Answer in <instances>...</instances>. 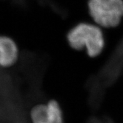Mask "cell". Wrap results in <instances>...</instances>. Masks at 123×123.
I'll return each mask as SVG.
<instances>
[{"mask_svg":"<svg viewBox=\"0 0 123 123\" xmlns=\"http://www.w3.org/2000/svg\"><path fill=\"white\" fill-rule=\"evenodd\" d=\"M66 38L73 50L84 52L91 58L98 57L106 48L104 29L92 21H83L74 25L68 31Z\"/></svg>","mask_w":123,"mask_h":123,"instance_id":"obj_1","label":"cell"},{"mask_svg":"<svg viewBox=\"0 0 123 123\" xmlns=\"http://www.w3.org/2000/svg\"><path fill=\"white\" fill-rule=\"evenodd\" d=\"M91 20L103 29H113L123 20V0H87Z\"/></svg>","mask_w":123,"mask_h":123,"instance_id":"obj_2","label":"cell"},{"mask_svg":"<svg viewBox=\"0 0 123 123\" xmlns=\"http://www.w3.org/2000/svg\"><path fill=\"white\" fill-rule=\"evenodd\" d=\"M30 119L31 123H65L62 106L53 99L33 106L30 111Z\"/></svg>","mask_w":123,"mask_h":123,"instance_id":"obj_3","label":"cell"},{"mask_svg":"<svg viewBox=\"0 0 123 123\" xmlns=\"http://www.w3.org/2000/svg\"><path fill=\"white\" fill-rule=\"evenodd\" d=\"M20 57L17 42L8 35L0 33V69H8L16 65Z\"/></svg>","mask_w":123,"mask_h":123,"instance_id":"obj_4","label":"cell"}]
</instances>
